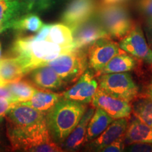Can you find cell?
Returning <instances> with one entry per match:
<instances>
[{"label":"cell","instance_id":"obj_12","mask_svg":"<svg viewBox=\"0 0 152 152\" xmlns=\"http://www.w3.org/2000/svg\"><path fill=\"white\" fill-rule=\"evenodd\" d=\"M72 33L74 49L87 48L99 38L109 36L95 15L73 30Z\"/></svg>","mask_w":152,"mask_h":152},{"label":"cell","instance_id":"obj_3","mask_svg":"<svg viewBox=\"0 0 152 152\" xmlns=\"http://www.w3.org/2000/svg\"><path fill=\"white\" fill-rule=\"evenodd\" d=\"M87 109L85 104L61 98L46 114L47 128L53 141L61 144Z\"/></svg>","mask_w":152,"mask_h":152},{"label":"cell","instance_id":"obj_34","mask_svg":"<svg viewBox=\"0 0 152 152\" xmlns=\"http://www.w3.org/2000/svg\"><path fill=\"white\" fill-rule=\"evenodd\" d=\"M14 23H0V33L5 31L6 30L12 28Z\"/></svg>","mask_w":152,"mask_h":152},{"label":"cell","instance_id":"obj_9","mask_svg":"<svg viewBox=\"0 0 152 152\" xmlns=\"http://www.w3.org/2000/svg\"><path fill=\"white\" fill-rule=\"evenodd\" d=\"M97 7L96 0H72L62 14L63 23L73 31L92 18L96 14Z\"/></svg>","mask_w":152,"mask_h":152},{"label":"cell","instance_id":"obj_29","mask_svg":"<svg viewBox=\"0 0 152 152\" xmlns=\"http://www.w3.org/2000/svg\"><path fill=\"white\" fill-rule=\"evenodd\" d=\"M15 104L13 101L8 99L0 97V119L5 116L9 110L11 109Z\"/></svg>","mask_w":152,"mask_h":152},{"label":"cell","instance_id":"obj_6","mask_svg":"<svg viewBox=\"0 0 152 152\" xmlns=\"http://www.w3.org/2000/svg\"><path fill=\"white\" fill-rule=\"evenodd\" d=\"M98 88L114 97L132 102L139 94V87L127 72L99 75Z\"/></svg>","mask_w":152,"mask_h":152},{"label":"cell","instance_id":"obj_13","mask_svg":"<svg viewBox=\"0 0 152 152\" xmlns=\"http://www.w3.org/2000/svg\"><path fill=\"white\" fill-rule=\"evenodd\" d=\"M129 123L128 118L115 119L99 136L89 142L88 149L92 151H101L112 142L121 137L125 136Z\"/></svg>","mask_w":152,"mask_h":152},{"label":"cell","instance_id":"obj_11","mask_svg":"<svg viewBox=\"0 0 152 152\" xmlns=\"http://www.w3.org/2000/svg\"><path fill=\"white\" fill-rule=\"evenodd\" d=\"M92 106L103 109L113 120L128 118L132 113V106L130 102L114 97L97 89L92 100Z\"/></svg>","mask_w":152,"mask_h":152},{"label":"cell","instance_id":"obj_31","mask_svg":"<svg viewBox=\"0 0 152 152\" xmlns=\"http://www.w3.org/2000/svg\"><path fill=\"white\" fill-rule=\"evenodd\" d=\"M144 30L148 45L152 49V16L147 17L144 26Z\"/></svg>","mask_w":152,"mask_h":152},{"label":"cell","instance_id":"obj_8","mask_svg":"<svg viewBox=\"0 0 152 152\" xmlns=\"http://www.w3.org/2000/svg\"><path fill=\"white\" fill-rule=\"evenodd\" d=\"M118 45L125 52L137 59L152 65V49L148 45L140 24L134 23L132 30L120 40Z\"/></svg>","mask_w":152,"mask_h":152},{"label":"cell","instance_id":"obj_22","mask_svg":"<svg viewBox=\"0 0 152 152\" xmlns=\"http://www.w3.org/2000/svg\"><path fill=\"white\" fill-rule=\"evenodd\" d=\"M12 95L15 103H20L30 100L36 92L35 85L26 80L20 79L7 85Z\"/></svg>","mask_w":152,"mask_h":152},{"label":"cell","instance_id":"obj_36","mask_svg":"<svg viewBox=\"0 0 152 152\" xmlns=\"http://www.w3.org/2000/svg\"><path fill=\"white\" fill-rule=\"evenodd\" d=\"M1 44H0V57H1Z\"/></svg>","mask_w":152,"mask_h":152},{"label":"cell","instance_id":"obj_37","mask_svg":"<svg viewBox=\"0 0 152 152\" xmlns=\"http://www.w3.org/2000/svg\"><path fill=\"white\" fill-rule=\"evenodd\" d=\"M46 1H48V2H49V0H46Z\"/></svg>","mask_w":152,"mask_h":152},{"label":"cell","instance_id":"obj_26","mask_svg":"<svg viewBox=\"0 0 152 152\" xmlns=\"http://www.w3.org/2000/svg\"><path fill=\"white\" fill-rule=\"evenodd\" d=\"M125 136L121 137L112 142L101 151L103 152H121L125 150Z\"/></svg>","mask_w":152,"mask_h":152},{"label":"cell","instance_id":"obj_35","mask_svg":"<svg viewBox=\"0 0 152 152\" xmlns=\"http://www.w3.org/2000/svg\"><path fill=\"white\" fill-rule=\"evenodd\" d=\"M146 94H147V97L151 99L152 100V77L151 80H150L149 84L148 85L147 87V92H146Z\"/></svg>","mask_w":152,"mask_h":152},{"label":"cell","instance_id":"obj_5","mask_svg":"<svg viewBox=\"0 0 152 152\" xmlns=\"http://www.w3.org/2000/svg\"><path fill=\"white\" fill-rule=\"evenodd\" d=\"M46 65L54 69L64 83H73L88 67L87 47L73 49L47 63Z\"/></svg>","mask_w":152,"mask_h":152},{"label":"cell","instance_id":"obj_33","mask_svg":"<svg viewBox=\"0 0 152 152\" xmlns=\"http://www.w3.org/2000/svg\"><path fill=\"white\" fill-rule=\"evenodd\" d=\"M130 0H99V5H113V4H124Z\"/></svg>","mask_w":152,"mask_h":152},{"label":"cell","instance_id":"obj_17","mask_svg":"<svg viewBox=\"0 0 152 152\" xmlns=\"http://www.w3.org/2000/svg\"><path fill=\"white\" fill-rule=\"evenodd\" d=\"M152 143V128L134 115L125 134V143Z\"/></svg>","mask_w":152,"mask_h":152},{"label":"cell","instance_id":"obj_24","mask_svg":"<svg viewBox=\"0 0 152 152\" xmlns=\"http://www.w3.org/2000/svg\"><path fill=\"white\" fill-rule=\"evenodd\" d=\"M44 23L37 15L34 14H23L14 22L12 28L18 31H29L37 33Z\"/></svg>","mask_w":152,"mask_h":152},{"label":"cell","instance_id":"obj_10","mask_svg":"<svg viewBox=\"0 0 152 152\" xmlns=\"http://www.w3.org/2000/svg\"><path fill=\"white\" fill-rule=\"evenodd\" d=\"M95 76L92 69L87 68L75 84L64 92L63 98L85 104L90 103L98 89V82Z\"/></svg>","mask_w":152,"mask_h":152},{"label":"cell","instance_id":"obj_25","mask_svg":"<svg viewBox=\"0 0 152 152\" xmlns=\"http://www.w3.org/2000/svg\"><path fill=\"white\" fill-rule=\"evenodd\" d=\"M132 112L140 121L152 128V100L151 99L140 98L134 102Z\"/></svg>","mask_w":152,"mask_h":152},{"label":"cell","instance_id":"obj_18","mask_svg":"<svg viewBox=\"0 0 152 152\" xmlns=\"http://www.w3.org/2000/svg\"><path fill=\"white\" fill-rule=\"evenodd\" d=\"M26 75L18 58H0V85H6L21 79Z\"/></svg>","mask_w":152,"mask_h":152},{"label":"cell","instance_id":"obj_21","mask_svg":"<svg viewBox=\"0 0 152 152\" xmlns=\"http://www.w3.org/2000/svg\"><path fill=\"white\" fill-rule=\"evenodd\" d=\"M137 58L124 51L113 57L100 72L99 75L106 73H123L134 69L137 65Z\"/></svg>","mask_w":152,"mask_h":152},{"label":"cell","instance_id":"obj_19","mask_svg":"<svg viewBox=\"0 0 152 152\" xmlns=\"http://www.w3.org/2000/svg\"><path fill=\"white\" fill-rule=\"evenodd\" d=\"M62 97V94L37 89L30 100L20 103L47 113Z\"/></svg>","mask_w":152,"mask_h":152},{"label":"cell","instance_id":"obj_2","mask_svg":"<svg viewBox=\"0 0 152 152\" xmlns=\"http://www.w3.org/2000/svg\"><path fill=\"white\" fill-rule=\"evenodd\" d=\"M73 49L61 47L46 39L35 41L32 36H29L17 38L13 45L12 53L18 58L25 73L27 74Z\"/></svg>","mask_w":152,"mask_h":152},{"label":"cell","instance_id":"obj_14","mask_svg":"<svg viewBox=\"0 0 152 152\" xmlns=\"http://www.w3.org/2000/svg\"><path fill=\"white\" fill-rule=\"evenodd\" d=\"M94 106L88 109H87L75 128L61 144L63 150L66 149V151H76L85 143L87 125L94 113Z\"/></svg>","mask_w":152,"mask_h":152},{"label":"cell","instance_id":"obj_23","mask_svg":"<svg viewBox=\"0 0 152 152\" xmlns=\"http://www.w3.org/2000/svg\"><path fill=\"white\" fill-rule=\"evenodd\" d=\"M46 40L64 47H73V33L71 28L64 23L52 24Z\"/></svg>","mask_w":152,"mask_h":152},{"label":"cell","instance_id":"obj_16","mask_svg":"<svg viewBox=\"0 0 152 152\" xmlns=\"http://www.w3.org/2000/svg\"><path fill=\"white\" fill-rule=\"evenodd\" d=\"M32 71L33 83L43 90H57L65 83L54 70L47 65L39 66Z\"/></svg>","mask_w":152,"mask_h":152},{"label":"cell","instance_id":"obj_20","mask_svg":"<svg viewBox=\"0 0 152 152\" xmlns=\"http://www.w3.org/2000/svg\"><path fill=\"white\" fill-rule=\"evenodd\" d=\"M113 121L103 109L96 107L87 125L85 142L92 141L99 136Z\"/></svg>","mask_w":152,"mask_h":152},{"label":"cell","instance_id":"obj_1","mask_svg":"<svg viewBox=\"0 0 152 152\" xmlns=\"http://www.w3.org/2000/svg\"><path fill=\"white\" fill-rule=\"evenodd\" d=\"M46 113L16 103L5 115L7 134L13 149L26 151L60 152L47 128Z\"/></svg>","mask_w":152,"mask_h":152},{"label":"cell","instance_id":"obj_30","mask_svg":"<svg viewBox=\"0 0 152 152\" xmlns=\"http://www.w3.org/2000/svg\"><path fill=\"white\" fill-rule=\"evenodd\" d=\"M52 24H44V26L41 28V29L37 32L35 35L32 36L33 39L35 41H42L45 40L48 36L49 30H50Z\"/></svg>","mask_w":152,"mask_h":152},{"label":"cell","instance_id":"obj_7","mask_svg":"<svg viewBox=\"0 0 152 152\" xmlns=\"http://www.w3.org/2000/svg\"><path fill=\"white\" fill-rule=\"evenodd\" d=\"M122 52L123 49L109 36L99 38L87 47L88 67L99 76L110 60Z\"/></svg>","mask_w":152,"mask_h":152},{"label":"cell","instance_id":"obj_32","mask_svg":"<svg viewBox=\"0 0 152 152\" xmlns=\"http://www.w3.org/2000/svg\"><path fill=\"white\" fill-rule=\"evenodd\" d=\"M0 97L8 99L13 101L12 95H11L10 90H9L8 87L7 86V85H0ZM13 102H14V101H13Z\"/></svg>","mask_w":152,"mask_h":152},{"label":"cell","instance_id":"obj_4","mask_svg":"<svg viewBox=\"0 0 152 152\" xmlns=\"http://www.w3.org/2000/svg\"><path fill=\"white\" fill-rule=\"evenodd\" d=\"M95 16L108 35L112 39L118 40L123 39L135 23L125 4L99 5Z\"/></svg>","mask_w":152,"mask_h":152},{"label":"cell","instance_id":"obj_27","mask_svg":"<svg viewBox=\"0 0 152 152\" xmlns=\"http://www.w3.org/2000/svg\"><path fill=\"white\" fill-rule=\"evenodd\" d=\"M124 151L132 152H152V143H134L128 144Z\"/></svg>","mask_w":152,"mask_h":152},{"label":"cell","instance_id":"obj_28","mask_svg":"<svg viewBox=\"0 0 152 152\" xmlns=\"http://www.w3.org/2000/svg\"><path fill=\"white\" fill-rule=\"evenodd\" d=\"M137 8L145 16H152V0H137Z\"/></svg>","mask_w":152,"mask_h":152},{"label":"cell","instance_id":"obj_15","mask_svg":"<svg viewBox=\"0 0 152 152\" xmlns=\"http://www.w3.org/2000/svg\"><path fill=\"white\" fill-rule=\"evenodd\" d=\"M33 7L29 0H0V23H14Z\"/></svg>","mask_w":152,"mask_h":152}]
</instances>
